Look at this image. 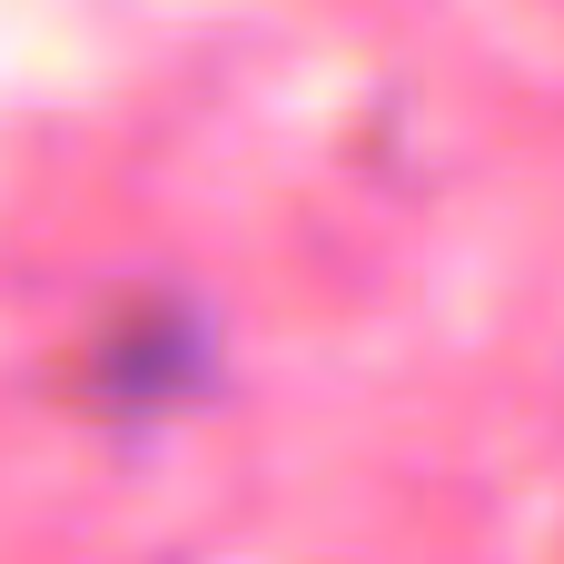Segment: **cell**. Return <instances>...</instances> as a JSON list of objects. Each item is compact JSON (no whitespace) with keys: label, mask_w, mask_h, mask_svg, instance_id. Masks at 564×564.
I'll use <instances>...</instances> for the list:
<instances>
[]
</instances>
